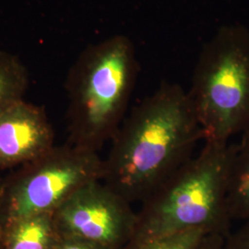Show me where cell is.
Instances as JSON below:
<instances>
[{
	"label": "cell",
	"instance_id": "6da1fadb",
	"mask_svg": "<svg viewBox=\"0 0 249 249\" xmlns=\"http://www.w3.org/2000/svg\"><path fill=\"white\" fill-rule=\"evenodd\" d=\"M203 132L187 90L163 81L124 117L103 162L102 181L142 202L193 157Z\"/></svg>",
	"mask_w": 249,
	"mask_h": 249
},
{
	"label": "cell",
	"instance_id": "7a4b0ae2",
	"mask_svg": "<svg viewBox=\"0 0 249 249\" xmlns=\"http://www.w3.org/2000/svg\"><path fill=\"white\" fill-rule=\"evenodd\" d=\"M235 151L236 143L205 142L197 155L143 201L130 243L191 229L228 236L227 196Z\"/></svg>",
	"mask_w": 249,
	"mask_h": 249
},
{
	"label": "cell",
	"instance_id": "3957f363",
	"mask_svg": "<svg viewBox=\"0 0 249 249\" xmlns=\"http://www.w3.org/2000/svg\"><path fill=\"white\" fill-rule=\"evenodd\" d=\"M133 42L114 36L86 47L66 80L70 142L98 151L126 116L139 74Z\"/></svg>",
	"mask_w": 249,
	"mask_h": 249
},
{
	"label": "cell",
	"instance_id": "277c9868",
	"mask_svg": "<svg viewBox=\"0 0 249 249\" xmlns=\"http://www.w3.org/2000/svg\"><path fill=\"white\" fill-rule=\"evenodd\" d=\"M188 96L208 143L230 142L249 131V30L219 29L203 46Z\"/></svg>",
	"mask_w": 249,
	"mask_h": 249
},
{
	"label": "cell",
	"instance_id": "5b68a950",
	"mask_svg": "<svg viewBox=\"0 0 249 249\" xmlns=\"http://www.w3.org/2000/svg\"><path fill=\"white\" fill-rule=\"evenodd\" d=\"M103 162L98 151L69 142L53 146L21 165L3 181L0 198L4 227L22 217L53 213L80 187L102 179Z\"/></svg>",
	"mask_w": 249,
	"mask_h": 249
},
{
	"label": "cell",
	"instance_id": "8992f818",
	"mask_svg": "<svg viewBox=\"0 0 249 249\" xmlns=\"http://www.w3.org/2000/svg\"><path fill=\"white\" fill-rule=\"evenodd\" d=\"M53 218L61 237L124 249L133 238L138 213L102 180H94L68 197Z\"/></svg>",
	"mask_w": 249,
	"mask_h": 249
},
{
	"label": "cell",
	"instance_id": "52a82bcc",
	"mask_svg": "<svg viewBox=\"0 0 249 249\" xmlns=\"http://www.w3.org/2000/svg\"><path fill=\"white\" fill-rule=\"evenodd\" d=\"M53 147L45 110L21 100L0 114V167L24 165Z\"/></svg>",
	"mask_w": 249,
	"mask_h": 249
},
{
	"label": "cell",
	"instance_id": "ba28073f",
	"mask_svg": "<svg viewBox=\"0 0 249 249\" xmlns=\"http://www.w3.org/2000/svg\"><path fill=\"white\" fill-rule=\"evenodd\" d=\"M60 239L53 213L22 217L4 227V249H55Z\"/></svg>",
	"mask_w": 249,
	"mask_h": 249
},
{
	"label": "cell",
	"instance_id": "9c48e42d",
	"mask_svg": "<svg viewBox=\"0 0 249 249\" xmlns=\"http://www.w3.org/2000/svg\"><path fill=\"white\" fill-rule=\"evenodd\" d=\"M228 211L233 220H249V131L236 143L229 182Z\"/></svg>",
	"mask_w": 249,
	"mask_h": 249
},
{
	"label": "cell",
	"instance_id": "30bf717a",
	"mask_svg": "<svg viewBox=\"0 0 249 249\" xmlns=\"http://www.w3.org/2000/svg\"><path fill=\"white\" fill-rule=\"evenodd\" d=\"M29 83L25 66L18 56L0 50V114L23 100Z\"/></svg>",
	"mask_w": 249,
	"mask_h": 249
},
{
	"label": "cell",
	"instance_id": "8fae6325",
	"mask_svg": "<svg viewBox=\"0 0 249 249\" xmlns=\"http://www.w3.org/2000/svg\"><path fill=\"white\" fill-rule=\"evenodd\" d=\"M208 233L202 229L178 231L147 240L130 243L124 249H197Z\"/></svg>",
	"mask_w": 249,
	"mask_h": 249
},
{
	"label": "cell",
	"instance_id": "7c38bea8",
	"mask_svg": "<svg viewBox=\"0 0 249 249\" xmlns=\"http://www.w3.org/2000/svg\"><path fill=\"white\" fill-rule=\"evenodd\" d=\"M226 241L235 248L240 249H249V220L241 227L238 231L226 237Z\"/></svg>",
	"mask_w": 249,
	"mask_h": 249
},
{
	"label": "cell",
	"instance_id": "4fadbf2b",
	"mask_svg": "<svg viewBox=\"0 0 249 249\" xmlns=\"http://www.w3.org/2000/svg\"><path fill=\"white\" fill-rule=\"evenodd\" d=\"M55 249H114L102 247L86 241L61 237Z\"/></svg>",
	"mask_w": 249,
	"mask_h": 249
},
{
	"label": "cell",
	"instance_id": "5bb4252c",
	"mask_svg": "<svg viewBox=\"0 0 249 249\" xmlns=\"http://www.w3.org/2000/svg\"><path fill=\"white\" fill-rule=\"evenodd\" d=\"M226 237L221 233H208L197 249H223Z\"/></svg>",
	"mask_w": 249,
	"mask_h": 249
},
{
	"label": "cell",
	"instance_id": "9a60e30c",
	"mask_svg": "<svg viewBox=\"0 0 249 249\" xmlns=\"http://www.w3.org/2000/svg\"><path fill=\"white\" fill-rule=\"evenodd\" d=\"M0 249H4V224L1 213V198H0Z\"/></svg>",
	"mask_w": 249,
	"mask_h": 249
},
{
	"label": "cell",
	"instance_id": "2e32d148",
	"mask_svg": "<svg viewBox=\"0 0 249 249\" xmlns=\"http://www.w3.org/2000/svg\"><path fill=\"white\" fill-rule=\"evenodd\" d=\"M223 249H237V248H235V247H233V246H231L230 245L227 241L225 240V244H224V248Z\"/></svg>",
	"mask_w": 249,
	"mask_h": 249
},
{
	"label": "cell",
	"instance_id": "e0dca14e",
	"mask_svg": "<svg viewBox=\"0 0 249 249\" xmlns=\"http://www.w3.org/2000/svg\"><path fill=\"white\" fill-rule=\"evenodd\" d=\"M2 185H3V181L0 179V193H1V189H2Z\"/></svg>",
	"mask_w": 249,
	"mask_h": 249
}]
</instances>
